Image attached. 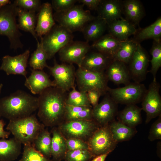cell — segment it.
Here are the masks:
<instances>
[{
    "mask_svg": "<svg viewBox=\"0 0 161 161\" xmlns=\"http://www.w3.org/2000/svg\"><path fill=\"white\" fill-rule=\"evenodd\" d=\"M66 93L56 87H51L39 94L37 115L45 126H58L64 122Z\"/></svg>",
    "mask_w": 161,
    "mask_h": 161,
    "instance_id": "6da1fadb",
    "label": "cell"
},
{
    "mask_svg": "<svg viewBox=\"0 0 161 161\" xmlns=\"http://www.w3.org/2000/svg\"><path fill=\"white\" fill-rule=\"evenodd\" d=\"M38 97L18 90L0 99V116L9 120L28 117L38 108Z\"/></svg>",
    "mask_w": 161,
    "mask_h": 161,
    "instance_id": "7a4b0ae2",
    "label": "cell"
},
{
    "mask_svg": "<svg viewBox=\"0 0 161 161\" xmlns=\"http://www.w3.org/2000/svg\"><path fill=\"white\" fill-rule=\"evenodd\" d=\"M33 114L22 118L9 120L6 129L24 145L31 144L40 132L45 128Z\"/></svg>",
    "mask_w": 161,
    "mask_h": 161,
    "instance_id": "3957f363",
    "label": "cell"
},
{
    "mask_svg": "<svg viewBox=\"0 0 161 161\" xmlns=\"http://www.w3.org/2000/svg\"><path fill=\"white\" fill-rule=\"evenodd\" d=\"M17 6L13 2L0 9V35L6 36L11 49H22L21 40L22 34L19 31L16 21Z\"/></svg>",
    "mask_w": 161,
    "mask_h": 161,
    "instance_id": "277c9868",
    "label": "cell"
},
{
    "mask_svg": "<svg viewBox=\"0 0 161 161\" xmlns=\"http://www.w3.org/2000/svg\"><path fill=\"white\" fill-rule=\"evenodd\" d=\"M55 21L71 32H81L84 27L96 17L89 11L85 10L83 5L75 4L69 9L53 14Z\"/></svg>",
    "mask_w": 161,
    "mask_h": 161,
    "instance_id": "5b68a950",
    "label": "cell"
},
{
    "mask_svg": "<svg viewBox=\"0 0 161 161\" xmlns=\"http://www.w3.org/2000/svg\"><path fill=\"white\" fill-rule=\"evenodd\" d=\"M75 78L80 91L87 92L95 89L102 95L108 93V80L105 71H89L78 67L75 72Z\"/></svg>",
    "mask_w": 161,
    "mask_h": 161,
    "instance_id": "8992f818",
    "label": "cell"
},
{
    "mask_svg": "<svg viewBox=\"0 0 161 161\" xmlns=\"http://www.w3.org/2000/svg\"><path fill=\"white\" fill-rule=\"evenodd\" d=\"M72 33L59 24H55L43 37L41 38L48 59L52 58L59 51L73 41Z\"/></svg>",
    "mask_w": 161,
    "mask_h": 161,
    "instance_id": "52a82bcc",
    "label": "cell"
},
{
    "mask_svg": "<svg viewBox=\"0 0 161 161\" xmlns=\"http://www.w3.org/2000/svg\"><path fill=\"white\" fill-rule=\"evenodd\" d=\"M99 127L93 120L64 121L58 126L66 139H78L86 142Z\"/></svg>",
    "mask_w": 161,
    "mask_h": 161,
    "instance_id": "ba28073f",
    "label": "cell"
},
{
    "mask_svg": "<svg viewBox=\"0 0 161 161\" xmlns=\"http://www.w3.org/2000/svg\"><path fill=\"white\" fill-rule=\"evenodd\" d=\"M147 89L144 84L134 82L116 88L109 87L108 93L117 104H136L141 102Z\"/></svg>",
    "mask_w": 161,
    "mask_h": 161,
    "instance_id": "9c48e42d",
    "label": "cell"
},
{
    "mask_svg": "<svg viewBox=\"0 0 161 161\" xmlns=\"http://www.w3.org/2000/svg\"><path fill=\"white\" fill-rule=\"evenodd\" d=\"M87 143L88 150L94 157L110 153L114 150L117 144L113 138L109 124L99 127Z\"/></svg>",
    "mask_w": 161,
    "mask_h": 161,
    "instance_id": "30bf717a",
    "label": "cell"
},
{
    "mask_svg": "<svg viewBox=\"0 0 161 161\" xmlns=\"http://www.w3.org/2000/svg\"><path fill=\"white\" fill-rule=\"evenodd\" d=\"M160 86L156 80H153L142 101V110L146 113L145 122L161 115V97L159 92Z\"/></svg>",
    "mask_w": 161,
    "mask_h": 161,
    "instance_id": "8fae6325",
    "label": "cell"
},
{
    "mask_svg": "<svg viewBox=\"0 0 161 161\" xmlns=\"http://www.w3.org/2000/svg\"><path fill=\"white\" fill-rule=\"evenodd\" d=\"M47 68L54 78V87L66 92L75 87L76 71L72 64H59L55 61L53 66Z\"/></svg>",
    "mask_w": 161,
    "mask_h": 161,
    "instance_id": "7c38bea8",
    "label": "cell"
},
{
    "mask_svg": "<svg viewBox=\"0 0 161 161\" xmlns=\"http://www.w3.org/2000/svg\"><path fill=\"white\" fill-rule=\"evenodd\" d=\"M149 61L148 54L139 43L128 66L134 82L141 83L145 79Z\"/></svg>",
    "mask_w": 161,
    "mask_h": 161,
    "instance_id": "4fadbf2b",
    "label": "cell"
},
{
    "mask_svg": "<svg viewBox=\"0 0 161 161\" xmlns=\"http://www.w3.org/2000/svg\"><path fill=\"white\" fill-rule=\"evenodd\" d=\"M90 48L86 41H73L59 51L60 59L63 62L75 64L80 67Z\"/></svg>",
    "mask_w": 161,
    "mask_h": 161,
    "instance_id": "5bb4252c",
    "label": "cell"
},
{
    "mask_svg": "<svg viewBox=\"0 0 161 161\" xmlns=\"http://www.w3.org/2000/svg\"><path fill=\"white\" fill-rule=\"evenodd\" d=\"M106 95L100 103L92 108V119L100 126L114 120L117 113V104L108 93Z\"/></svg>",
    "mask_w": 161,
    "mask_h": 161,
    "instance_id": "9a60e30c",
    "label": "cell"
},
{
    "mask_svg": "<svg viewBox=\"0 0 161 161\" xmlns=\"http://www.w3.org/2000/svg\"><path fill=\"white\" fill-rule=\"evenodd\" d=\"M30 53V50L27 49L22 54L16 56L6 55L3 56L0 70L5 72L7 75H20L26 78V68Z\"/></svg>",
    "mask_w": 161,
    "mask_h": 161,
    "instance_id": "2e32d148",
    "label": "cell"
},
{
    "mask_svg": "<svg viewBox=\"0 0 161 161\" xmlns=\"http://www.w3.org/2000/svg\"><path fill=\"white\" fill-rule=\"evenodd\" d=\"M51 4L47 2L42 4L38 12L35 31L38 36L40 38L55 24Z\"/></svg>",
    "mask_w": 161,
    "mask_h": 161,
    "instance_id": "e0dca14e",
    "label": "cell"
},
{
    "mask_svg": "<svg viewBox=\"0 0 161 161\" xmlns=\"http://www.w3.org/2000/svg\"><path fill=\"white\" fill-rule=\"evenodd\" d=\"M105 70L108 80L116 84L126 85L130 83L131 79L128 66L122 62L112 59Z\"/></svg>",
    "mask_w": 161,
    "mask_h": 161,
    "instance_id": "ac0fdd59",
    "label": "cell"
},
{
    "mask_svg": "<svg viewBox=\"0 0 161 161\" xmlns=\"http://www.w3.org/2000/svg\"><path fill=\"white\" fill-rule=\"evenodd\" d=\"M24 85L34 94H40L47 88L54 87L52 81L42 70H31L30 75L26 78Z\"/></svg>",
    "mask_w": 161,
    "mask_h": 161,
    "instance_id": "d6986e66",
    "label": "cell"
},
{
    "mask_svg": "<svg viewBox=\"0 0 161 161\" xmlns=\"http://www.w3.org/2000/svg\"><path fill=\"white\" fill-rule=\"evenodd\" d=\"M98 17L108 24L122 18L123 1L119 0L102 1L97 10Z\"/></svg>",
    "mask_w": 161,
    "mask_h": 161,
    "instance_id": "ffe728a7",
    "label": "cell"
},
{
    "mask_svg": "<svg viewBox=\"0 0 161 161\" xmlns=\"http://www.w3.org/2000/svg\"><path fill=\"white\" fill-rule=\"evenodd\" d=\"M109 34L120 41L129 39L137 32L135 25L123 17L107 24Z\"/></svg>",
    "mask_w": 161,
    "mask_h": 161,
    "instance_id": "44dd1931",
    "label": "cell"
},
{
    "mask_svg": "<svg viewBox=\"0 0 161 161\" xmlns=\"http://www.w3.org/2000/svg\"><path fill=\"white\" fill-rule=\"evenodd\" d=\"M112 60L100 52H92L86 55L80 67L89 71H105Z\"/></svg>",
    "mask_w": 161,
    "mask_h": 161,
    "instance_id": "7402d4cb",
    "label": "cell"
},
{
    "mask_svg": "<svg viewBox=\"0 0 161 161\" xmlns=\"http://www.w3.org/2000/svg\"><path fill=\"white\" fill-rule=\"evenodd\" d=\"M122 41L109 34L103 35L94 41L91 47L112 58Z\"/></svg>",
    "mask_w": 161,
    "mask_h": 161,
    "instance_id": "603a6c76",
    "label": "cell"
},
{
    "mask_svg": "<svg viewBox=\"0 0 161 161\" xmlns=\"http://www.w3.org/2000/svg\"><path fill=\"white\" fill-rule=\"evenodd\" d=\"M21 144L14 137L9 139H0V161L16 160L21 153Z\"/></svg>",
    "mask_w": 161,
    "mask_h": 161,
    "instance_id": "cb8c5ba5",
    "label": "cell"
},
{
    "mask_svg": "<svg viewBox=\"0 0 161 161\" xmlns=\"http://www.w3.org/2000/svg\"><path fill=\"white\" fill-rule=\"evenodd\" d=\"M51 146V154L52 161H61L64 159L67 151L66 139L59 130L58 127H53Z\"/></svg>",
    "mask_w": 161,
    "mask_h": 161,
    "instance_id": "d4e9b609",
    "label": "cell"
},
{
    "mask_svg": "<svg viewBox=\"0 0 161 161\" xmlns=\"http://www.w3.org/2000/svg\"><path fill=\"white\" fill-rule=\"evenodd\" d=\"M123 13L126 19L136 25L143 17V6L139 0H126L123 1Z\"/></svg>",
    "mask_w": 161,
    "mask_h": 161,
    "instance_id": "484cf974",
    "label": "cell"
},
{
    "mask_svg": "<svg viewBox=\"0 0 161 161\" xmlns=\"http://www.w3.org/2000/svg\"><path fill=\"white\" fill-rule=\"evenodd\" d=\"M107 26V22L97 17L87 23L81 32L86 42H94L103 35Z\"/></svg>",
    "mask_w": 161,
    "mask_h": 161,
    "instance_id": "4316f807",
    "label": "cell"
},
{
    "mask_svg": "<svg viewBox=\"0 0 161 161\" xmlns=\"http://www.w3.org/2000/svg\"><path fill=\"white\" fill-rule=\"evenodd\" d=\"M17 16L19 29L30 33L38 41L35 31L37 19L35 12L27 11L17 7Z\"/></svg>",
    "mask_w": 161,
    "mask_h": 161,
    "instance_id": "83f0119b",
    "label": "cell"
},
{
    "mask_svg": "<svg viewBox=\"0 0 161 161\" xmlns=\"http://www.w3.org/2000/svg\"><path fill=\"white\" fill-rule=\"evenodd\" d=\"M142 110L141 108L136 104L126 105L119 113V121L128 126L134 128L142 122Z\"/></svg>",
    "mask_w": 161,
    "mask_h": 161,
    "instance_id": "f1b7e54d",
    "label": "cell"
},
{
    "mask_svg": "<svg viewBox=\"0 0 161 161\" xmlns=\"http://www.w3.org/2000/svg\"><path fill=\"white\" fill-rule=\"evenodd\" d=\"M109 125L113 138L117 143L130 140L136 133L135 128L128 126L119 121L114 120Z\"/></svg>",
    "mask_w": 161,
    "mask_h": 161,
    "instance_id": "f546056e",
    "label": "cell"
},
{
    "mask_svg": "<svg viewBox=\"0 0 161 161\" xmlns=\"http://www.w3.org/2000/svg\"><path fill=\"white\" fill-rule=\"evenodd\" d=\"M92 107L66 105L64 121L92 120Z\"/></svg>",
    "mask_w": 161,
    "mask_h": 161,
    "instance_id": "4dcf8cb0",
    "label": "cell"
},
{
    "mask_svg": "<svg viewBox=\"0 0 161 161\" xmlns=\"http://www.w3.org/2000/svg\"><path fill=\"white\" fill-rule=\"evenodd\" d=\"M139 43L134 39L122 41L112 59L129 64Z\"/></svg>",
    "mask_w": 161,
    "mask_h": 161,
    "instance_id": "1f68e13d",
    "label": "cell"
},
{
    "mask_svg": "<svg viewBox=\"0 0 161 161\" xmlns=\"http://www.w3.org/2000/svg\"><path fill=\"white\" fill-rule=\"evenodd\" d=\"M50 133L44 128L40 132L31 144L36 150L49 159L51 157Z\"/></svg>",
    "mask_w": 161,
    "mask_h": 161,
    "instance_id": "d6a6232c",
    "label": "cell"
},
{
    "mask_svg": "<svg viewBox=\"0 0 161 161\" xmlns=\"http://www.w3.org/2000/svg\"><path fill=\"white\" fill-rule=\"evenodd\" d=\"M134 39L139 43L143 40L152 39L155 41H160L161 38V18L159 17L153 23L140 30L135 34Z\"/></svg>",
    "mask_w": 161,
    "mask_h": 161,
    "instance_id": "836d02e7",
    "label": "cell"
},
{
    "mask_svg": "<svg viewBox=\"0 0 161 161\" xmlns=\"http://www.w3.org/2000/svg\"><path fill=\"white\" fill-rule=\"evenodd\" d=\"M37 41V48L31 55L29 64L33 69L42 70L45 67L48 66L46 63L47 56L41 41L40 42Z\"/></svg>",
    "mask_w": 161,
    "mask_h": 161,
    "instance_id": "e575fe53",
    "label": "cell"
},
{
    "mask_svg": "<svg viewBox=\"0 0 161 161\" xmlns=\"http://www.w3.org/2000/svg\"><path fill=\"white\" fill-rule=\"evenodd\" d=\"M66 105L74 106L92 107L89 100L87 92L77 90L74 87L67 95Z\"/></svg>",
    "mask_w": 161,
    "mask_h": 161,
    "instance_id": "d590c367",
    "label": "cell"
},
{
    "mask_svg": "<svg viewBox=\"0 0 161 161\" xmlns=\"http://www.w3.org/2000/svg\"><path fill=\"white\" fill-rule=\"evenodd\" d=\"M152 58L150 62L151 68L149 72L153 76V80H156L157 72L161 66V42L154 41L150 50Z\"/></svg>",
    "mask_w": 161,
    "mask_h": 161,
    "instance_id": "8d00e7d4",
    "label": "cell"
},
{
    "mask_svg": "<svg viewBox=\"0 0 161 161\" xmlns=\"http://www.w3.org/2000/svg\"><path fill=\"white\" fill-rule=\"evenodd\" d=\"M19 161H51L37 151L32 144L24 145L21 158Z\"/></svg>",
    "mask_w": 161,
    "mask_h": 161,
    "instance_id": "74e56055",
    "label": "cell"
},
{
    "mask_svg": "<svg viewBox=\"0 0 161 161\" xmlns=\"http://www.w3.org/2000/svg\"><path fill=\"white\" fill-rule=\"evenodd\" d=\"M94 157L88 150H67L64 159L65 161H88Z\"/></svg>",
    "mask_w": 161,
    "mask_h": 161,
    "instance_id": "f35d334b",
    "label": "cell"
},
{
    "mask_svg": "<svg viewBox=\"0 0 161 161\" xmlns=\"http://www.w3.org/2000/svg\"><path fill=\"white\" fill-rule=\"evenodd\" d=\"M14 3L18 7L35 13L38 12L42 5L39 0H16Z\"/></svg>",
    "mask_w": 161,
    "mask_h": 161,
    "instance_id": "ab89813d",
    "label": "cell"
},
{
    "mask_svg": "<svg viewBox=\"0 0 161 161\" xmlns=\"http://www.w3.org/2000/svg\"><path fill=\"white\" fill-rule=\"evenodd\" d=\"M78 1L77 0H53L51 5L55 12L66 10L72 7Z\"/></svg>",
    "mask_w": 161,
    "mask_h": 161,
    "instance_id": "60d3db41",
    "label": "cell"
},
{
    "mask_svg": "<svg viewBox=\"0 0 161 161\" xmlns=\"http://www.w3.org/2000/svg\"><path fill=\"white\" fill-rule=\"evenodd\" d=\"M148 138L151 141L161 139V115L151 126Z\"/></svg>",
    "mask_w": 161,
    "mask_h": 161,
    "instance_id": "b9f144b4",
    "label": "cell"
},
{
    "mask_svg": "<svg viewBox=\"0 0 161 161\" xmlns=\"http://www.w3.org/2000/svg\"><path fill=\"white\" fill-rule=\"evenodd\" d=\"M67 150L85 149L88 150L87 143L82 140L76 138L66 139Z\"/></svg>",
    "mask_w": 161,
    "mask_h": 161,
    "instance_id": "7bdbcfd3",
    "label": "cell"
},
{
    "mask_svg": "<svg viewBox=\"0 0 161 161\" xmlns=\"http://www.w3.org/2000/svg\"><path fill=\"white\" fill-rule=\"evenodd\" d=\"M87 95L89 102L93 107L98 103L99 98L102 95L101 93L95 89H92L87 92Z\"/></svg>",
    "mask_w": 161,
    "mask_h": 161,
    "instance_id": "ee69618b",
    "label": "cell"
},
{
    "mask_svg": "<svg viewBox=\"0 0 161 161\" xmlns=\"http://www.w3.org/2000/svg\"><path fill=\"white\" fill-rule=\"evenodd\" d=\"M102 0H78V1L86 5L90 10H97Z\"/></svg>",
    "mask_w": 161,
    "mask_h": 161,
    "instance_id": "f6af8a7d",
    "label": "cell"
},
{
    "mask_svg": "<svg viewBox=\"0 0 161 161\" xmlns=\"http://www.w3.org/2000/svg\"><path fill=\"white\" fill-rule=\"evenodd\" d=\"M5 123L2 120L0 119V138L6 139L9 137L10 132L5 131L4 129Z\"/></svg>",
    "mask_w": 161,
    "mask_h": 161,
    "instance_id": "bcb514c9",
    "label": "cell"
},
{
    "mask_svg": "<svg viewBox=\"0 0 161 161\" xmlns=\"http://www.w3.org/2000/svg\"><path fill=\"white\" fill-rule=\"evenodd\" d=\"M109 153H107L96 156L90 161H105L106 158Z\"/></svg>",
    "mask_w": 161,
    "mask_h": 161,
    "instance_id": "7dc6e473",
    "label": "cell"
},
{
    "mask_svg": "<svg viewBox=\"0 0 161 161\" xmlns=\"http://www.w3.org/2000/svg\"><path fill=\"white\" fill-rule=\"evenodd\" d=\"M11 3V1L9 0H0V9Z\"/></svg>",
    "mask_w": 161,
    "mask_h": 161,
    "instance_id": "c3c4849f",
    "label": "cell"
},
{
    "mask_svg": "<svg viewBox=\"0 0 161 161\" xmlns=\"http://www.w3.org/2000/svg\"><path fill=\"white\" fill-rule=\"evenodd\" d=\"M3 85L1 83H0V95L1 93V89L3 87Z\"/></svg>",
    "mask_w": 161,
    "mask_h": 161,
    "instance_id": "681fc988",
    "label": "cell"
}]
</instances>
